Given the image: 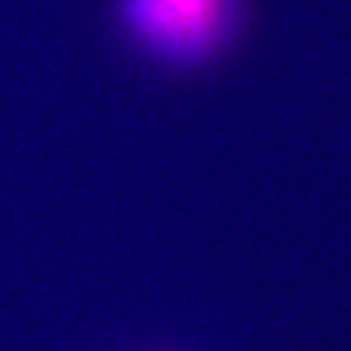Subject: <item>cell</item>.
Instances as JSON below:
<instances>
[{
    "instance_id": "6da1fadb",
    "label": "cell",
    "mask_w": 351,
    "mask_h": 351,
    "mask_svg": "<svg viewBox=\"0 0 351 351\" xmlns=\"http://www.w3.org/2000/svg\"><path fill=\"white\" fill-rule=\"evenodd\" d=\"M110 19L132 58L187 75L235 51L249 23V0H112Z\"/></svg>"
}]
</instances>
